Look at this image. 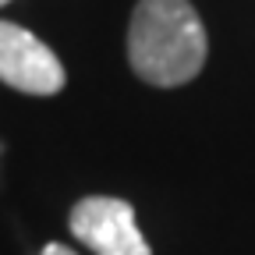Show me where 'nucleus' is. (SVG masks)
<instances>
[{"label":"nucleus","instance_id":"4","mask_svg":"<svg viewBox=\"0 0 255 255\" xmlns=\"http://www.w3.org/2000/svg\"><path fill=\"white\" fill-rule=\"evenodd\" d=\"M39 255H78V252H71L68 245H57V241H53V245H46Z\"/></svg>","mask_w":255,"mask_h":255},{"label":"nucleus","instance_id":"2","mask_svg":"<svg viewBox=\"0 0 255 255\" xmlns=\"http://www.w3.org/2000/svg\"><path fill=\"white\" fill-rule=\"evenodd\" d=\"M68 227L78 245H85L92 255H152L135 206L114 199V195H89L75 202Z\"/></svg>","mask_w":255,"mask_h":255},{"label":"nucleus","instance_id":"3","mask_svg":"<svg viewBox=\"0 0 255 255\" xmlns=\"http://www.w3.org/2000/svg\"><path fill=\"white\" fill-rule=\"evenodd\" d=\"M0 82L28 96H53L64 89V64L36 32L0 21Z\"/></svg>","mask_w":255,"mask_h":255},{"label":"nucleus","instance_id":"1","mask_svg":"<svg viewBox=\"0 0 255 255\" xmlns=\"http://www.w3.org/2000/svg\"><path fill=\"white\" fill-rule=\"evenodd\" d=\"M206 25L188 0H138L128 25L131 71L156 85L177 89L206 68Z\"/></svg>","mask_w":255,"mask_h":255},{"label":"nucleus","instance_id":"5","mask_svg":"<svg viewBox=\"0 0 255 255\" xmlns=\"http://www.w3.org/2000/svg\"><path fill=\"white\" fill-rule=\"evenodd\" d=\"M4 4H11V0H0V7H4Z\"/></svg>","mask_w":255,"mask_h":255}]
</instances>
